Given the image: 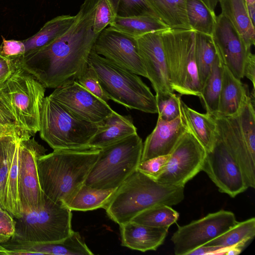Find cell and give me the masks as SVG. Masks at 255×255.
<instances>
[{"label":"cell","instance_id":"4dcf8cb0","mask_svg":"<svg viewBox=\"0 0 255 255\" xmlns=\"http://www.w3.org/2000/svg\"><path fill=\"white\" fill-rule=\"evenodd\" d=\"M223 67L224 64L218 55L209 76L201 89L199 97L206 113L212 115L217 114L218 112Z\"/></svg>","mask_w":255,"mask_h":255},{"label":"cell","instance_id":"6da1fadb","mask_svg":"<svg viewBox=\"0 0 255 255\" xmlns=\"http://www.w3.org/2000/svg\"><path fill=\"white\" fill-rule=\"evenodd\" d=\"M98 0H85L72 25L49 44L21 56L20 65L45 87L56 88L75 81L88 64L98 34L93 31Z\"/></svg>","mask_w":255,"mask_h":255},{"label":"cell","instance_id":"681fc988","mask_svg":"<svg viewBox=\"0 0 255 255\" xmlns=\"http://www.w3.org/2000/svg\"><path fill=\"white\" fill-rule=\"evenodd\" d=\"M247 7L249 17L255 26V4L247 5Z\"/></svg>","mask_w":255,"mask_h":255},{"label":"cell","instance_id":"4fadbf2b","mask_svg":"<svg viewBox=\"0 0 255 255\" xmlns=\"http://www.w3.org/2000/svg\"><path fill=\"white\" fill-rule=\"evenodd\" d=\"M46 150L34 137L19 141L17 181L22 214L38 210L45 203L37 162Z\"/></svg>","mask_w":255,"mask_h":255},{"label":"cell","instance_id":"7dc6e473","mask_svg":"<svg viewBox=\"0 0 255 255\" xmlns=\"http://www.w3.org/2000/svg\"><path fill=\"white\" fill-rule=\"evenodd\" d=\"M227 248L219 246L203 245L188 254V255H224Z\"/></svg>","mask_w":255,"mask_h":255},{"label":"cell","instance_id":"5b68a950","mask_svg":"<svg viewBox=\"0 0 255 255\" xmlns=\"http://www.w3.org/2000/svg\"><path fill=\"white\" fill-rule=\"evenodd\" d=\"M88 64L96 71L109 100L129 109L158 113L155 96L138 75L98 54L93 48Z\"/></svg>","mask_w":255,"mask_h":255},{"label":"cell","instance_id":"e575fe53","mask_svg":"<svg viewBox=\"0 0 255 255\" xmlns=\"http://www.w3.org/2000/svg\"><path fill=\"white\" fill-rule=\"evenodd\" d=\"M42 252L44 255H93L79 232L73 233L62 241L43 243Z\"/></svg>","mask_w":255,"mask_h":255},{"label":"cell","instance_id":"ffe728a7","mask_svg":"<svg viewBox=\"0 0 255 255\" xmlns=\"http://www.w3.org/2000/svg\"><path fill=\"white\" fill-rule=\"evenodd\" d=\"M187 130L182 113L175 119L168 122L158 117L155 127L143 143L140 161L169 154Z\"/></svg>","mask_w":255,"mask_h":255},{"label":"cell","instance_id":"cb8c5ba5","mask_svg":"<svg viewBox=\"0 0 255 255\" xmlns=\"http://www.w3.org/2000/svg\"><path fill=\"white\" fill-rule=\"evenodd\" d=\"M181 110L187 130L204 148L206 152L211 150L215 139L216 122L213 115L202 114L189 107L182 101Z\"/></svg>","mask_w":255,"mask_h":255},{"label":"cell","instance_id":"f35d334b","mask_svg":"<svg viewBox=\"0 0 255 255\" xmlns=\"http://www.w3.org/2000/svg\"><path fill=\"white\" fill-rule=\"evenodd\" d=\"M117 16L110 0H98L95 10L93 28L98 34L114 20Z\"/></svg>","mask_w":255,"mask_h":255},{"label":"cell","instance_id":"1f68e13d","mask_svg":"<svg viewBox=\"0 0 255 255\" xmlns=\"http://www.w3.org/2000/svg\"><path fill=\"white\" fill-rule=\"evenodd\" d=\"M255 236V218L238 222L227 231L205 245L224 248L238 246L243 248Z\"/></svg>","mask_w":255,"mask_h":255},{"label":"cell","instance_id":"f6af8a7d","mask_svg":"<svg viewBox=\"0 0 255 255\" xmlns=\"http://www.w3.org/2000/svg\"><path fill=\"white\" fill-rule=\"evenodd\" d=\"M11 135L19 140H23L14 125L0 110V136Z\"/></svg>","mask_w":255,"mask_h":255},{"label":"cell","instance_id":"8fae6325","mask_svg":"<svg viewBox=\"0 0 255 255\" xmlns=\"http://www.w3.org/2000/svg\"><path fill=\"white\" fill-rule=\"evenodd\" d=\"M206 151L188 130L170 153L161 174L155 179L162 184L184 187L202 171Z\"/></svg>","mask_w":255,"mask_h":255},{"label":"cell","instance_id":"d6a6232c","mask_svg":"<svg viewBox=\"0 0 255 255\" xmlns=\"http://www.w3.org/2000/svg\"><path fill=\"white\" fill-rule=\"evenodd\" d=\"M186 8L191 29L212 35L216 22L215 11L210 9L202 0H186Z\"/></svg>","mask_w":255,"mask_h":255},{"label":"cell","instance_id":"9c48e42d","mask_svg":"<svg viewBox=\"0 0 255 255\" xmlns=\"http://www.w3.org/2000/svg\"><path fill=\"white\" fill-rule=\"evenodd\" d=\"M71 211L64 204L54 202L45 196L42 208L14 218L15 232L11 239L34 243L62 241L74 231Z\"/></svg>","mask_w":255,"mask_h":255},{"label":"cell","instance_id":"ac0fdd59","mask_svg":"<svg viewBox=\"0 0 255 255\" xmlns=\"http://www.w3.org/2000/svg\"><path fill=\"white\" fill-rule=\"evenodd\" d=\"M161 31L152 32L136 38L138 51L156 93H173L168 76Z\"/></svg>","mask_w":255,"mask_h":255},{"label":"cell","instance_id":"83f0119b","mask_svg":"<svg viewBox=\"0 0 255 255\" xmlns=\"http://www.w3.org/2000/svg\"><path fill=\"white\" fill-rule=\"evenodd\" d=\"M110 27L136 38L148 33L170 28L158 17L153 15L116 16Z\"/></svg>","mask_w":255,"mask_h":255},{"label":"cell","instance_id":"4316f807","mask_svg":"<svg viewBox=\"0 0 255 255\" xmlns=\"http://www.w3.org/2000/svg\"><path fill=\"white\" fill-rule=\"evenodd\" d=\"M76 19V15H62L46 22L36 34L22 40L25 46V54L42 47L60 37L69 29Z\"/></svg>","mask_w":255,"mask_h":255},{"label":"cell","instance_id":"836d02e7","mask_svg":"<svg viewBox=\"0 0 255 255\" xmlns=\"http://www.w3.org/2000/svg\"><path fill=\"white\" fill-rule=\"evenodd\" d=\"M179 213L171 206L159 205L152 207L140 212L131 221L146 226L169 229L176 222Z\"/></svg>","mask_w":255,"mask_h":255},{"label":"cell","instance_id":"b9f144b4","mask_svg":"<svg viewBox=\"0 0 255 255\" xmlns=\"http://www.w3.org/2000/svg\"><path fill=\"white\" fill-rule=\"evenodd\" d=\"M15 224L14 218L0 207V244L8 241L14 236Z\"/></svg>","mask_w":255,"mask_h":255},{"label":"cell","instance_id":"30bf717a","mask_svg":"<svg viewBox=\"0 0 255 255\" xmlns=\"http://www.w3.org/2000/svg\"><path fill=\"white\" fill-rule=\"evenodd\" d=\"M202 171L208 175L220 192L231 197H235L249 188L239 164L217 126L213 148L206 152Z\"/></svg>","mask_w":255,"mask_h":255},{"label":"cell","instance_id":"5bb4252c","mask_svg":"<svg viewBox=\"0 0 255 255\" xmlns=\"http://www.w3.org/2000/svg\"><path fill=\"white\" fill-rule=\"evenodd\" d=\"M93 49L119 66L147 78L136 38L109 27L99 34Z\"/></svg>","mask_w":255,"mask_h":255},{"label":"cell","instance_id":"f546056e","mask_svg":"<svg viewBox=\"0 0 255 255\" xmlns=\"http://www.w3.org/2000/svg\"><path fill=\"white\" fill-rule=\"evenodd\" d=\"M194 46L198 78L201 89L218 54L212 35L195 32Z\"/></svg>","mask_w":255,"mask_h":255},{"label":"cell","instance_id":"ba28073f","mask_svg":"<svg viewBox=\"0 0 255 255\" xmlns=\"http://www.w3.org/2000/svg\"><path fill=\"white\" fill-rule=\"evenodd\" d=\"M171 88L181 95L199 97L195 55V31L169 28L161 32Z\"/></svg>","mask_w":255,"mask_h":255},{"label":"cell","instance_id":"7a4b0ae2","mask_svg":"<svg viewBox=\"0 0 255 255\" xmlns=\"http://www.w3.org/2000/svg\"><path fill=\"white\" fill-rule=\"evenodd\" d=\"M100 150L90 145L58 149L39 157L38 173L44 196L65 205L84 184Z\"/></svg>","mask_w":255,"mask_h":255},{"label":"cell","instance_id":"60d3db41","mask_svg":"<svg viewBox=\"0 0 255 255\" xmlns=\"http://www.w3.org/2000/svg\"><path fill=\"white\" fill-rule=\"evenodd\" d=\"M169 157V154L159 156L140 161L136 170L155 180L163 171Z\"/></svg>","mask_w":255,"mask_h":255},{"label":"cell","instance_id":"8992f818","mask_svg":"<svg viewBox=\"0 0 255 255\" xmlns=\"http://www.w3.org/2000/svg\"><path fill=\"white\" fill-rule=\"evenodd\" d=\"M100 124L80 119L49 96L43 100L39 134L53 150L88 146Z\"/></svg>","mask_w":255,"mask_h":255},{"label":"cell","instance_id":"e0dca14e","mask_svg":"<svg viewBox=\"0 0 255 255\" xmlns=\"http://www.w3.org/2000/svg\"><path fill=\"white\" fill-rule=\"evenodd\" d=\"M212 36L224 65L237 78H243L245 63L251 49L247 47L232 23L221 13L216 16Z\"/></svg>","mask_w":255,"mask_h":255},{"label":"cell","instance_id":"74e56055","mask_svg":"<svg viewBox=\"0 0 255 255\" xmlns=\"http://www.w3.org/2000/svg\"><path fill=\"white\" fill-rule=\"evenodd\" d=\"M110 1L118 16L130 17L140 15L157 16L145 0H110Z\"/></svg>","mask_w":255,"mask_h":255},{"label":"cell","instance_id":"d6986e66","mask_svg":"<svg viewBox=\"0 0 255 255\" xmlns=\"http://www.w3.org/2000/svg\"><path fill=\"white\" fill-rule=\"evenodd\" d=\"M217 126L239 164L249 187H255V160L248 149L237 116L213 115Z\"/></svg>","mask_w":255,"mask_h":255},{"label":"cell","instance_id":"d4e9b609","mask_svg":"<svg viewBox=\"0 0 255 255\" xmlns=\"http://www.w3.org/2000/svg\"><path fill=\"white\" fill-rule=\"evenodd\" d=\"M221 14L237 30L247 47L255 44V26L248 14L245 0H220Z\"/></svg>","mask_w":255,"mask_h":255},{"label":"cell","instance_id":"c3c4849f","mask_svg":"<svg viewBox=\"0 0 255 255\" xmlns=\"http://www.w3.org/2000/svg\"><path fill=\"white\" fill-rule=\"evenodd\" d=\"M243 249V248L238 246H234L230 248H228L226 250L224 255H237L242 252Z\"/></svg>","mask_w":255,"mask_h":255},{"label":"cell","instance_id":"44dd1931","mask_svg":"<svg viewBox=\"0 0 255 255\" xmlns=\"http://www.w3.org/2000/svg\"><path fill=\"white\" fill-rule=\"evenodd\" d=\"M120 226L121 245L145 252L156 251L162 245L168 234V228H156L132 221Z\"/></svg>","mask_w":255,"mask_h":255},{"label":"cell","instance_id":"7402d4cb","mask_svg":"<svg viewBox=\"0 0 255 255\" xmlns=\"http://www.w3.org/2000/svg\"><path fill=\"white\" fill-rule=\"evenodd\" d=\"M137 133L130 116H123L114 111L99 125L89 145L100 149Z\"/></svg>","mask_w":255,"mask_h":255},{"label":"cell","instance_id":"db71d44e","mask_svg":"<svg viewBox=\"0 0 255 255\" xmlns=\"http://www.w3.org/2000/svg\"><path fill=\"white\" fill-rule=\"evenodd\" d=\"M6 57H3V56H2L0 54V60H1V59H4Z\"/></svg>","mask_w":255,"mask_h":255},{"label":"cell","instance_id":"3957f363","mask_svg":"<svg viewBox=\"0 0 255 255\" xmlns=\"http://www.w3.org/2000/svg\"><path fill=\"white\" fill-rule=\"evenodd\" d=\"M21 58V57H20ZM45 87L20 65L0 84V110L23 139L40 130Z\"/></svg>","mask_w":255,"mask_h":255},{"label":"cell","instance_id":"816d5d0a","mask_svg":"<svg viewBox=\"0 0 255 255\" xmlns=\"http://www.w3.org/2000/svg\"><path fill=\"white\" fill-rule=\"evenodd\" d=\"M0 255H7V251L0 245Z\"/></svg>","mask_w":255,"mask_h":255},{"label":"cell","instance_id":"d590c367","mask_svg":"<svg viewBox=\"0 0 255 255\" xmlns=\"http://www.w3.org/2000/svg\"><path fill=\"white\" fill-rule=\"evenodd\" d=\"M244 139L252 158L255 160V105L248 96L237 115Z\"/></svg>","mask_w":255,"mask_h":255},{"label":"cell","instance_id":"7bdbcfd3","mask_svg":"<svg viewBox=\"0 0 255 255\" xmlns=\"http://www.w3.org/2000/svg\"><path fill=\"white\" fill-rule=\"evenodd\" d=\"M0 45V54L4 57H15L23 55L25 52V46L22 41L6 40L3 36Z\"/></svg>","mask_w":255,"mask_h":255},{"label":"cell","instance_id":"7c38bea8","mask_svg":"<svg viewBox=\"0 0 255 255\" xmlns=\"http://www.w3.org/2000/svg\"><path fill=\"white\" fill-rule=\"evenodd\" d=\"M238 222L235 214L220 210L184 225L178 226L171 241L176 255H188L194 249L220 236Z\"/></svg>","mask_w":255,"mask_h":255},{"label":"cell","instance_id":"603a6c76","mask_svg":"<svg viewBox=\"0 0 255 255\" xmlns=\"http://www.w3.org/2000/svg\"><path fill=\"white\" fill-rule=\"evenodd\" d=\"M248 92L247 86L224 65L217 114L225 117L237 115L249 96Z\"/></svg>","mask_w":255,"mask_h":255},{"label":"cell","instance_id":"f1b7e54d","mask_svg":"<svg viewBox=\"0 0 255 255\" xmlns=\"http://www.w3.org/2000/svg\"><path fill=\"white\" fill-rule=\"evenodd\" d=\"M117 189L96 188L83 184L65 205L71 211L105 209Z\"/></svg>","mask_w":255,"mask_h":255},{"label":"cell","instance_id":"277c9868","mask_svg":"<svg viewBox=\"0 0 255 255\" xmlns=\"http://www.w3.org/2000/svg\"><path fill=\"white\" fill-rule=\"evenodd\" d=\"M184 198V187L162 184L136 170L117 188L105 208L108 216L119 225L159 205H176Z\"/></svg>","mask_w":255,"mask_h":255},{"label":"cell","instance_id":"9a60e30c","mask_svg":"<svg viewBox=\"0 0 255 255\" xmlns=\"http://www.w3.org/2000/svg\"><path fill=\"white\" fill-rule=\"evenodd\" d=\"M80 119L101 124L114 111L76 81L56 88L49 95Z\"/></svg>","mask_w":255,"mask_h":255},{"label":"cell","instance_id":"52a82bcc","mask_svg":"<svg viewBox=\"0 0 255 255\" xmlns=\"http://www.w3.org/2000/svg\"><path fill=\"white\" fill-rule=\"evenodd\" d=\"M142 148L137 133L101 148L84 184L100 189L118 188L136 170Z\"/></svg>","mask_w":255,"mask_h":255},{"label":"cell","instance_id":"f907efd6","mask_svg":"<svg viewBox=\"0 0 255 255\" xmlns=\"http://www.w3.org/2000/svg\"><path fill=\"white\" fill-rule=\"evenodd\" d=\"M207 6L211 10L215 11L217 4L220 0H202Z\"/></svg>","mask_w":255,"mask_h":255},{"label":"cell","instance_id":"484cf974","mask_svg":"<svg viewBox=\"0 0 255 255\" xmlns=\"http://www.w3.org/2000/svg\"><path fill=\"white\" fill-rule=\"evenodd\" d=\"M145 1L156 16L170 28L192 30L187 18L186 0Z\"/></svg>","mask_w":255,"mask_h":255},{"label":"cell","instance_id":"2e32d148","mask_svg":"<svg viewBox=\"0 0 255 255\" xmlns=\"http://www.w3.org/2000/svg\"><path fill=\"white\" fill-rule=\"evenodd\" d=\"M19 140L0 136V207L14 218L22 215L18 191Z\"/></svg>","mask_w":255,"mask_h":255},{"label":"cell","instance_id":"bcb514c9","mask_svg":"<svg viewBox=\"0 0 255 255\" xmlns=\"http://www.w3.org/2000/svg\"><path fill=\"white\" fill-rule=\"evenodd\" d=\"M244 76L252 82L255 88V56L251 52L248 54L245 63Z\"/></svg>","mask_w":255,"mask_h":255},{"label":"cell","instance_id":"ab89813d","mask_svg":"<svg viewBox=\"0 0 255 255\" xmlns=\"http://www.w3.org/2000/svg\"><path fill=\"white\" fill-rule=\"evenodd\" d=\"M75 81L105 102L109 100L101 86L96 71L88 64Z\"/></svg>","mask_w":255,"mask_h":255},{"label":"cell","instance_id":"f5cc1de1","mask_svg":"<svg viewBox=\"0 0 255 255\" xmlns=\"http://www.w3.org/2000/svg\"><path fill=\"white\" fill-rule=\"evenodd\" d=\"M246 4H255V0H245Z\"/></svg>","mask_w":255,"mask_h":255},{"label":"cell","instance_id":"ee69618b","mask_svg":"<svg viewBox=\"0 0 255 255\" xmlns=\"http://www.w3.org/2000/svg\"><path fill=\"white\" fill-rule=\"evenodd\" d=\"M21 56L5 58L0 60V84L6 80L19 65Z\"/></svg>","mask_w":255,"mask_h":255},{"label":"cell","instance_id":"8d00e7d4","mask_svg":"<svg viewBox=\"0 0 255 255\" xmlns=\"http://www.w3.org/2000/svg\"><path fill=\"white\" fill-rule=\"evenodd\" d=\"M158 117L166 122L172 121L181 114L180 96L173 93H156Z\"/></svg>","mask_w":255,"mask_h":255}]
</instances>
